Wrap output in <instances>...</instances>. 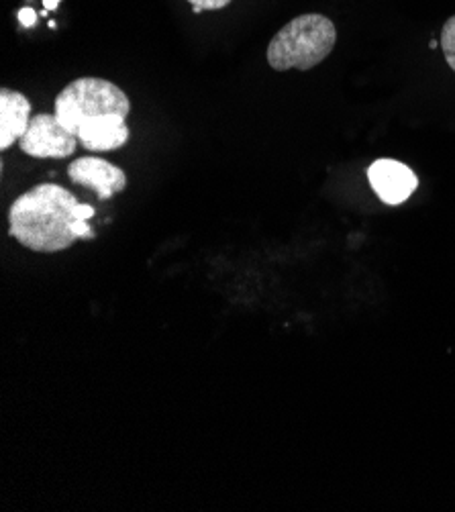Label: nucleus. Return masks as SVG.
<instances>
[{
	"label": "nucleus",
	"mask_w": 455,
	"mask_h": 512,
	"mask_svg": "<svg viewBox=\"0 0 455 512\" xmlns=\"http://www.w3.org/2000/svg\"><path fill=\"white\" fill-rule=\"evenodd\" d=\"M78 198L58 184H39L21 194L9 211V233L23 247L37 253H58L78 239Z\"/></svg>",
	"instance_id": "nucleus-1"
},
{
	"label": "nucleus",
	"mask_w": 455,
	"mask_h": 512,
	"mask_svg": "<svg viewBox=\"0 0 455 512\" xmlns=\"http://www.w3.org/2000/svg\"><path fill=\"white\" fill-rule=\"evenodd\" d=\"M337 43V29L325 15H300L286 23L268 45V64L276 72H307L323 64Z\"/></svg>",
	"instance_id": "nucleus-2"
},
{
	"label": "nucleus",
	"mask_w": 455,
	"mask_h": 512,
	"mask_svg": "<svg viewBox=\"0 0 455 512\" xmlns=\"http://www.w3.org/2000/svg\"><path fill=\"white\" fill-rule=\"evenodd\" d=\"M131 100L113 82L103 78H78L56 98V117L76 135L78 127L105 115L129 117Z\"/></svg>",
	"instance_id": "nucleus-3"
},
{
	"label": "nucleus",
	"mask_w": 455,
	"mask_h": 512,
	"mask_svg": "<svg viewBox=\"0 0 455 512\" xmlns=\"http://www.w3.org/2000/svg\"><path fill=\"white\" fill-rule=\"evenodd\" d=\"M78 137L68 131L60 119L54 115H35L31 117V123L25 131V135L19 139L21 151L37 160H62L72 156L78 147Z\"/></svg>",
	"instance_id": "nucleus-4"
},
{
	"label": "nucleus",
	"mask_w": 455,
	"mask_h": 512,
	"mask_svg": "<svg viewBox=\"0 0 455 512\" xmlns=\"http://www.w3.org/2000/svg\"><path fill=\"white\" fill-rule=\"evenodd\" d=\"M68 178L84 188L96 192L100 200H109L127 188V174L115 164L100 158H78L68 166Z\"/></svg>",
	"instance_id": "nucleus-5"
},
{
	"label": "nucleus",
	"mask_w": 455,
	"mask_h": 512,
	"mask_svg": "<svg viewBox=\"0 0 455 512\" xmlns=\"http://www.w3.org/2000/svg\"><path fill=\"white\" fill-rule=\"evenodd\" d=\"M368 178L378 198L390 207L407 202L419 186L417 174L396 160H378L368 168Z\"/></svg>",
	"instance_id": "nucleus-6"
},
{
	"label": "nucleus",
	"mask_w": 455,
	"mask_h": 512,
	"mask_svg": "<svg viewBox=\"0 0 455 512\" xmlns=\"http://www.w3.org/2000/svg\"><path fill=\"white\" fill-rule=\"evenodd\" d=\"M127 117L105 115L82 123L76 131L80 145L88 151H115L129 141Z\"/></svg>",
	"instance_id": "nucleus-7"
},
{
	"label": "nucleus",
	"mask_w": 455,
	"mask_h": 512,
	"mask_svg": "<svg viewBox=\"0 0 455 512\" xmlns=\"http://www.w3.org/2000/svg\"><path fill=\"white\" fill-rule=\"evenodd\" d=\"M31 123V102L25 94L0 90V149H9L19 141Z\"/></svg>",
	"instance_id": "nucleus-8"
},
{
	"label": "nucleus",
	"mask_w": 455,
	"mask_h": 512,
	"mask_svg": "<svg viewBox=\"0 0 455 512\" xmlns=\"http://www.w3.org/2000/svg\"><path fill=\"white\" fill-rule=\"evenodd\" d=\"M439 45L443 49L445 62L449 64V68L455 72V15L449 17L441 29V39Z\"/></svg>",
	"instance_id": "nucleus-9"
},
{
	"label": "nucleus",
	"mask_w": 455,
	"mask_h": 512,
	"mask_svg": "<svg viewBox=\"0 0 455 512\" xmlns=\"http://www.w3.org/2000/svg\"><path fill=\"white\" fill-rule=\"evenodd\" d=\"M192 7H200L202 11H219L225 9L231 0H188Z\"/></svg>",
	"instance_id": "nucleus-10"
},
{
	"label": "nucleus",
	"mask_w": 455,
	"mask_h": 512,
	"mask_svg": "<svg viewBox=\"0 0 455 512\" xmlns=\"http://www.w3.org/2000/svg\"><path fill=\"white\" fill-rule=\"evenodd\" d=\"M19 21L23 27H33L37 23V13L31 7H25L19 11Z\"/></svg>",
	"instance_id": "nucleus-11"
},
{
	"label": "nucleus",
	"mask_w": 455,
	"mask_h": 512,
	"mask_svg": "<svg viewBox=\"0 0 455 512\" xmlns=\"http://www.w3.org/2000/svg\"><path fill=\"white\" fill-rule=\"evenodd\" d=\"M62 0H43V9L45 11H56Z\"/></svg>",
	"instance_id": "nucleus-12"
},
{
	"label": "nucleus",
	"mask_w": 455,
	"mask_h": 512,
	"mask_svg": "<svg viewBox=\"0 0 455 512\" xmlns=\"http://www.w3.org/2000/svg\"><path fill=\"white\" fill-rule=\"evenodd\" d=\"M192 11H194L196 15H200V13H202V9H200V7H192Z\"/></svg>",
	"instance_id": "nucleus-13"
},
{
	"label": "nucleus",
	"mask_w": 455,
	"mask_h": 512,
	"mask_svg": "<svg viewBox=\"0 0 455 512\" xmlns=\"http://www.w3.org/2000/svg\"><path fill=\"white\" fill-rule=\"evenodd\" d=\"M429 47H431V49H435V47H437V39H433V41L429 43Z\"/></svg>",
	"instance_id": "nucleus-14"
}]
</instances>
